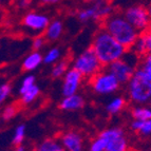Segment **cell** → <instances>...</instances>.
<instances>
[{
	"label": "cell",
	"instance_id": "30bf717a",
	"mask_svg": "<svg viewBox=\"0 0 151 151\" xmlns=\"http://www.w3.org/2000/svg\"><path fill=\"white\" fill-rule=\"evenodd\" d=\"M50 23V18L45 14L37 12H29L22 18V25L32 33H42Z\"/></svg>",
	"mask_w": 151,
	"mask_h": 151
},
{
	"label": "cell",
	"instance_id": "d6986e66",
	"mask_svg": "<svg viewBox=\"0 0 151 151\" xmlns=\"http://www.w3.org/2000/svg\"><path fill=\"white\" fill-rule=\"evenodd\" d=\"M130 128L143 136H148L151 134V119L146 121H135L132 119Z\"/></svg>",
	"mask_w": 151,
	"mask_h": 151
},
{
	"label": "cell",
	"instance_id": "8d00e7d4",
	"mask_svg": "<svg viewBox=\"0 0 151 151\" xmlns=\"http://www.w3.org/2000/svg\"><path fill=\"white\" fill-rule=\"evenodd\" d=\"M104 1H106V2H109V3H110V2H112L113 0H104Z\"/></svg>",
	"mask_w": 151,
	"mask_h": 151
},
{
	"label": "cell",
	"instance_id": "8992f818",
	"mask_svg": "<svg viewBox=\"0 0 151 151\" xmlns=\"http://www.w3.org/2000/svg\"><path fill=\"white\" fill-rule=\"evenodd\" d=\"M89 85L94 93L98 95H109L119 91L121 83L108 69H103L89 79Z\"/></svg>",
	"mask_w": 151,
	"mask_h": 151
},
{
	"label": "cell",
	"instance_id": "7a4b0ae2",
	"mask_svg": "<svg viewBox=\"0 0 151 151\" xmlns=\"http://www.w3.org/2000/svg\"><path fill=\"white\" fill-rule=\"evenodd\" d=\"M103 28L126 49H130L141 33L128 22L125 16L113 13L103 20Z\"/></svg>",
	"mask_w": 151,
	"mask_h": 151
},
{
	"label": "cell",
	"instance_id": "ac0fdd59",
	"mask_svg": "<svg viewBox=\"0 0 151 151\" xmlns=\"http://www.w3.org/2000/svg\"><path fill=\"white\" fill-rule=\"evenodd\" d=\"M39 95H40V88L35 83L34 86H32L30 89L24 91L23 93L19 94V96H20L19 101H20L21 105L28 106V105H31L32 103H34Z\"/></svg>",
	"mask_w": 151,
	"mask_h": 151
},
{
	"label": "cell",
	"instance_id": "8fae6325",
	"mask_svg": "<svg viewBox=\"0 0 151 151\" xmlns=\"http://www.w3.org/2000/svg\"><path fill=\"white\" fill-rule=\"evenodd\" d=\"M83 81V76L77 70L71 67L63 77L61 93L63 96H69L78 93L81 83Z\"/></svg>",
	"mask_w": 151,
	"mask_h": 151
},
{
	"label": "cell",
	"instance_id": "7c38bea8",
	"mask_svg": "<svg viewBox=\"0 0 151 151\" xmlns=\"http://www.w3.org/2000/svg\"><path fill=\"white\" fill-rule=\"evenodd\" d=\"M59 143L65 151H83L85 139L83 134L76 130L65 131L59 136Z\"/></svg>",
	"mask_w": 151,
	"mask_h": 151
},
{
	"label": "cell",
	"instance_id": "5b68a950",
	"mask_svg": "<svg viewBox=\"0 0 151 151\" xmlns=\"http://www.w3.org/2000/svg\"><path fill=\"white\" fill-rule=\"evenodd\" d=\"M72 68L77 70L83 78L90 79L104 69L93 49L88 48L79 53L72 61Z\"/></svg>",
	"mask_w": 151,
	"mask_h": 151
},
{
	"label": "cell",
	"instance_id": "1f68e13d",
	"mask_svg": "<svg viewBox=\"0 0 151 151\" xmlns=\"http://www.w3.org/2000/svg\"><path fill=\"white\" fill-rule=\"evenodd\" d=\"M39 1L43 4H54V3H57L59 0H39Z\"/></svg>",
	"mask_w": 151,
	"mask_h": 151
},
{
	"label": "cell",
	"instance_id": "cb8c5ba5",
	"mask_svg": "<svg viewBox=\"0 0 151 151\" xmlns=\"http://www.w3.org/2000/svg\"><path fill=\"white\" fill-rule=\"evenodd\" d=\"M24 139H25V125L20 124L14 130V134H13V137H12V143L14 146H19V145H22Z\"/></svg>",
	"mask_w": 151,
	"mask_h": 151
},
{
	"label": "cell",
	"instance_id": "6da1fadb",
	"mask_svg": "<svg viewBox=\"0 0 151 151\" xmlns=\"http://www.w3.org/2000/svg\"><path fill=\"white\" fill-rule=\"evenodd\" d=\"M91 48L95 52L104 68H107L112 63L123 58V56L128 51V49L121 45L104 28L99 29L95 33Z\"/></svg>",
	"mask_w": 151,
	"mask_h": 151
},
{
	"label": "cell",
	"instance_id": "52a82bcc",
	"mask_svg": "<svg viewBox=\"0 0 151 151\" xmlns=\"http://www.w3.org/2000/svg\"><path fill=\"white\" fill-rule=\"evenodd\" d=\"M113 6L109 2L104 0H96L93 4L89 8L83 9L78 12L77 18L81 22H89V21H96L105 19L111 14H113Z\"/></svg>",
	"mask_w": 151,
	"mask_h": 151
},
{
	"label": "cell",
	"instance_id": "7402d4cb",
	"mask_svg": "<svg viewBox=\"0 0 151 151\" xmlns=\"http://www.w3.org/2000/svg\"><path fill=\"white\" fill-rule=\"evenodd\" d=\"M129 50H130L131 52L135 53L136 55H139V57H142V56H144L146 53H148L146 40H145V37H144V35L142 33L139 35V37L135 39L134 43L132 45V47H131Z\"/></svg>",
	"mask_w": 151,
	"mask_h": 151
},
{
	"label": "cell",
	"instance_id": "83f0119b",
	"mask_svg": "<svg viewBox=\"0 0 151 151\" xmlns=\"http://www.w3.org/2000/svg\"><path fill=\"white\" fill-rule=\"evenodd\" d=\"M36 83V77L34 75H32V74H29V75H27L24 78L22 79V81H21L20 86H19V90H18V92H19V94L23 93L24 91H27L28 89H30L32 86H34Z\"/></svg>",
	"mask_w": 151,
	"mask_h": 151
},
{
	"label": "cell",
	"instance_id": "f1b7e54d",
	"mask_svg": "<svg viewBox=\"0 0 151 151\" xmlns=\"http://www.w3.org/2000/svg\"><path fill=\"white\" fill-rule=\"evenodd\" d=\"M45 36H41V35L35 36L34 39H33V41H32L33 51H40L41 49L45 47Z\"/></svg>",
	"mask_w": 151,
	"mask_h": 151
},
{
	"label": "cell",
	"instance_id": "9a60e30c",
	"mask_svg": "<svg viewBox=\"0 0 151 151\" xmlns=\"http://www.w3.org/2000/svg\"><path fill=\"white\" fill-rule=\"evenodd\" d=\"M43 55L39 51H33L24 57L22 61V69L27 72H32L36 70L42 63Z\"/></svg>",
	"mask_w": 151,
	"mask_h": 151
},
{
	"label": "cell",
	"instance_id": "603a6c76",
	"mask_svg": "<svg viewBox=\"0 0 151 151\" xmlns=\"http://www.w3.org/2000/svg\"><path fill=\"white\" fill-rule=\"evenodd\" d=\"M61 148L59 141L55 139H47L36 146L35 151H56Z\"/></svg>",
	"mask_w": 151,
	"mask_h": 151
},
{
	"label": "cell",
	"instance_id": "d590c367",
	"mask_svg": "<svg viewBox=\"0 0 151 151\" xmlns=\"http://www.w3.org/2000/svg\"><path fill=\"white\" fill-rule=\"evenodd\" d=\"M56 151H65V150L63 148V147H61V148H59V149H58V150H56Z\"/></svg>",
	"mask_w": 151,
	"mask_h": 151
},
{
	"label": "cell",
	"instance_id": "484cf974",
	"mask_svg": "<svg viewBox=\"0 0 151 151\" xmlns=\"http://www.w3.org/2000/svg\"><path fill=\"white\" fill-rule=\"evenodd\" d=\"M107 142L103 136L98 134L89 145V151H105Z\"/></svg>",
	"mask_w": 151,
	"mask_h": 151
},
{
	"label": "cell",
	"instance_id": "836d02e7",
	"mask_svg": "<svg viewBox=\"0 0 151 151\" xmlns=\"http://www.w3.org/2000/svg\"><path fill=\"white\" fill-rule=\"evenodd\" d=\"M147 12H148L149 18H150V21H151V3L148 5V8H147Z\"/></svg>",
	"mask_w": 151,
	"mask_h": 151
},
{
	"label": "cell",
	"instance_id": "4fadbf2b",
	"mask_svg": "<svg viewBox=\"0 0 151 151\" xmlns=\"http://www.w3.org/2000/svg\"><path fill=\"white\" fill-rule=\"evenodd\" d=\"M85 98L81 95V94H72L69 96H63V98L61 99L60 104H59V108L63 111H77L81 110L85 106Z\"/></svg>",
	"mask_w": 151,
	"mask_h": 151
},
{
	"label": "cell",
	"instance_id": "3957f363",
	"mask_svg": "<svg viewBox=\"0 0 151 151\" xmlns=\"http://www.w3.org/2000/svg\"><path fill=\"white\" fill-rule=\"evenodd\" d=\"M127 94L134 105H147L151 101V81H148L139 68L127 83Z\"/></svg>",
	"mask_w": 151,
	"mask_h": 151
},
{
	"label": "cell",
	"instance_id": "ab89813d",
	"mask_svg": "<svg viewBox=\"0 0 151 151\" xmlns=\"http://www.w3.org/2000/svg\"><path fill=\"white\" fill-rule=\"evenodd\" d=\"M149 104H150V105H151V101H150V103H149Z\"/></svg>",
	"mask_w": 151,
	"mask_h": 151
},
{
	"label": "cell",
	"instance_id": "277c9868",
	"mask_svg": "<svg viewBox=\"0 0 151 151\" xmlns=\"http://www.w3.org/2000/svg\"><path fill=\"white\" fill-rule=\"evenodd\" d=\"M139 61L141 57L128 50L123 58L109 65L107 69L115 76L121 85H127V83L133 76L135 70L139 68Z\"/></svg>",
	"mask_w": 151,
	"mask_h": 151
},
{
	"label": "cell",
	"instance_id": "4316f807",
	"mask_svg": "<svg viewBox=\"0 0 151 151\" xmlns=\"http://www.w3.org/2000/svg\"><path fill=\"white\" fill-rule=\"evenodd\" d=\"M12 94V85L10 83H0V106H2Z\"/></svg>",
	"mask_w": 151,
	"mask_h": 151
},
{
	"label": "cell",
	"instance_id": "44dd1931",
	"mask_svg": "<svg viewBox=\"0 0 151 151\" xmlns=\"http://www.w3.org/2000/svg\"><path fill=\"white\" fill-rule=\"evenodd\" d=\"M61 57V50L57 47L49 49L45 54H43L42 63L45 65H54L57 63Z\"/></svg>",
	"mask_w": 151,
	"mask_h": 151
},
{
	"label": "cell",
	"instance_id": "ba28073f",
	"mask_svg": "<svg viewBox=\"0 0 151 151\" xmlns=\"http://www.w3.org/2000/svg\"><path fill=\"white\" fill-rule=\"evenodd\" d=\"M99 135L107 142L105 151H129V141L121 127L107 128L101 131Z\"/></svg>",
	"mask_w": 151,
	"mask_h": 151
},
{
	"label": "cell",
	"instance_id": "9c48e42d",
	"mask_svg": "<svg viewBox=\"0 0 151 151\" xmlns=\"http://www.w3.org/2000/svg\"><path fill=\"white\" fill-rule=\"evenodd\" d=\"M123 15L139 33H144L151 25L147 9L141 5H132L123 13Z\"/></svg>",
	"mask_w": 151,
	"mask_h": 151
},
{
	"label": "cell",
	"instance_id": "e0dca14e",
	"mask_svg": "<svg viewBox=\"0 0 151 151\" xmlns=\"http://www.w3.org/2000/svg\"><path fill=\"white\" fill-rule=\"evenodd\" d=\"M131 116L135 121H146L151 119V106L147 105H135L131 108Z\"/></svg>",
	"mask_w": 151,
	"mask_h": 151
},
{
	"label": "cell",
	"instance_id": "ffe728a7",
	"mask_svg": "<svg viewBox=\"0 0 151 151\" xmlns=\"http://www.w3.org/2000/svg\"><path fill=\"white\" fill-rule=\"evenodd\" d=\"M70 63L67 59H61L58 60L56 63H54L53 68L51 70V76L53 78H61L63 77L67 71L70 69Z\"/></svg>",
	"mask_w": 151,
	"mask_h": 151
},
{
	"label": "cell",
	"instance_id": "5bb4252c",
	"mask_svg": "<svg viewBox=\"0 0 151 151\" xmlns=\"http://www.w3.org/2000/svg\"><path fill=\"white\" fill-rule=\"evenodd\" d=\"M45 38L48 41H56L61 37L63 33V24L60 20L55 19V20L50 21L49 25L47 27L45 32Z\"/></svg>",
	"mask_w": 151,
	"mask_h": 151
},
{
	"label": "cell",
	"instance_id": "4dcf8cb0",
	"mask_svg": "<svg viewBox=\"0 0 151 151\" xmlns=\"http://www.w3.org/2000/svg\"><path fill=\"white\" fill-rule=\"evenodd\" d=\"M31 3V0H18L17 5L19 9H27Z\"/></svg>",
	"mask_w": 151,
	"mask_h": 151
},
{
	"label": "cell",
	"instance_id": "d4e9b609",
	"mask_svg": "<svg viewBox=\"0 0 151 151\" xmlns=\"http://www.w3.org/2000/svg\"><path fill=\"white\" fill-rule=\"evenodd\" d=\"M18 113V106L16 104H10L3 108L1 112V119L4 122H9L13 119Z\"/></svg>",
	"mask_w": 151,
	"mask_h": 151
},
{
	"label": "cell",
	"instance_id": "d6a6232c",
	"mask_svg": "<svg viewBox=\"0 0 151 151\" xmlns=\"http://www.w3.org/2000/svg\"><path fill=\"white\" fill-rule=\"evenodd\" d=\"M14 151H27V148L22 145H19V146H15V150Z\"/></svg>",
	"mask_w": 151,
	"mask_h": 151
},
{
	"label": "cell",
	"instance_id": "f546056e",
	"mask_svg": "<svg viewBox=\"0 0 151 151\" xmlns=\"http://www.w3.org/2000/svg\"><path fill=\"white\" fill-rule=\"evenodd\" d=\"M145 37V40H146V45H147V51L151 52V25L147 29L144 33H142Z\"/></svg>",
	"mask_w": 151,
	"mask_h": 151
},
{
	"label": "cell",
	"instance_id": "74e56055",
	"mask_svg": "<svg viewBox=\"0 0 151 151\" xmlns=\"http://www.w3.org/2000/svg\"><path fill=\"white\" fill-rule=\"evenodd\" d=\"M0 4H1V0H0Z\"/></svg>",
	"mask_w": 151,
	"mask_h": 151
},
{
	"label": "cell",
	"instance_id": "f35d334b",
	"mask_svg": "<svg viewBox=\"0 0 151 151\" xmlns=\"http://www.w3.org/2000/svg\"><path fill=\"white\" fill-rule=\"evenodd\" d=\"M147 151H151V149H150V150H147Z\"/></svg>",
	"mask_w": 151,
	"mask_h": 151
},
{
	"label": "cell",
	"instance_id": "2e32d148",
	"mask_svg": "<svg viewBox=\"0 0 151 151\" xmlns=\"http://www.w3.org/2000/svg\"><path fill=\"white\" fill-rule=\"evenodd\" d=\"M127 101L123 96H115L107 103L106 111L110 115H117L126 108Z\"/></svg>",
	"mask_w": 151,
	"mask_h": 151
},
{
	"label": "cell",
	"instance_id": "e575fe53",
	"mask_svg": "<svg viewBox=\"0 0 151 151\" xmlns=\"http://www.w3.org/2000/svg\"><path fill=\"white\" fill-rule=\"evenodd\" d=\"M85 1H87V2H94L96 0H85Z\"/></svg>",
	"mask_w": 151,
	"mask_h": 151
}]
</instances>
